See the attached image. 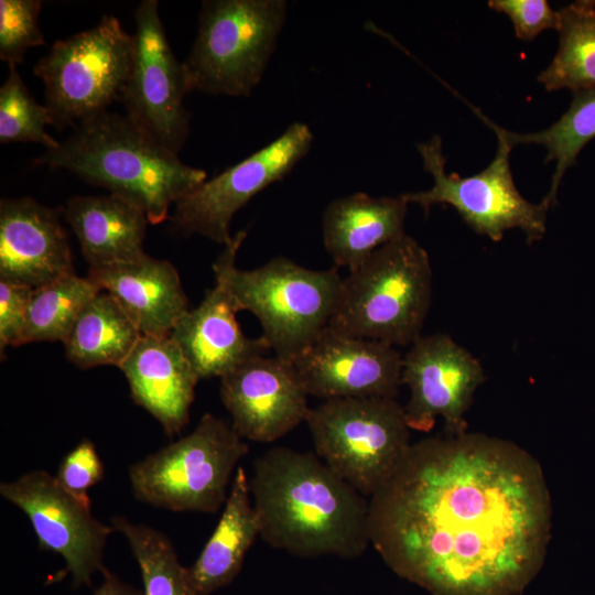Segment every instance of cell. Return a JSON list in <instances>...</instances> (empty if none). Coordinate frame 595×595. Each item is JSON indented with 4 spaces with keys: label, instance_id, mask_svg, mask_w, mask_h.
<instances>
[{
    "label": "cell",
    "instance_id": "obj_9",
    "mask_svg": "<svg viewBox=\"0 0 595 595\" xmlns=\"http://www.w3.org/2000/svg\"><path fill=\"white\" fill-rule=\"evenodd\" d=\"M134 56V37L112 15L56 41L34 67L45 87L53 126L75 127L121 101Z\"/></svg>",
    "mask_w": 595,
    "mask_h": 595
},
{
    "label": "cell",
    "instance_id": "obj_2",
    "mask_svg": "<svg viewBox=\"0 0 595 595\" xmlns=\"http://www.w3.org/2000/svg\"><path fill=\"white\" fill-rule=\"evenodd\" d=\"M260 538L300 558L356 559L370 545L369 498L316 454L274 446L252 463Z\"/></svg>",
    "mask_w": 595,
    "mask_h": 595
},
{
    "label": "cell",
    "instance_id": "obj_24",
    "mask_svg": "<svg viewBox=\"0 0 595 595\" xmlns=\"http://www.w3.org/2000/svg\"><path fill=\"white\" fill-rule=\"evenodd\" d=\"M141 335L117 300L100 291L74 323L64 342L65 355L82 369L106 365L119 368Z\"/></svg>",
    "mask_w": 595,
    "mask_h": 595
},
{
    "label": "cell",
    "instance_id": "obj_25",
    "mask_svg": "<svg viewBox=\"0 0 595 595\" xmlns=\"http://www.w3.org/2000/svg\"><path fill=\"white\" fill-rule=\"evenodd\" d=\"M560 43L538 82L548 91L573 93L595 87V1L577 0L561 8Z\"/></svg>",
    "mask_w": 595,
    "mask_h": 595
},
{
    "label": "cell",
    "instance_id": "obj_8",
    "mask_svg": "<svg viewBox=\"0 0 595 595\" xmlns=\"http://www.w3.org/2000/svg\"><path fill=\"white\" fill-rule=\"evenodd\" d=\"M305 423L315 454L367 498L392 476L412 444L404 407L396 398L323 400Z\"/></svg>",
    "mask_w": 595,
    "mask_h": 595
},
{
    "label": "cell",
    "instance_id": "obj_11",
    "mask_svg": "<svg viewBox=\"0 0 595 595\" xmlns=\"http://www.w3.org/2000/svg\"><path fill=\"white\" fill-rule=\"evenodd\" d=\"M0 495L28 517L40 548L63 558L74 586L90 585L105 569V547L115 530L93 515L88 495L68 491L43 469L2 482Z\"/></svg>",
    "mask_w": 595,
    "mask_h": 595
},
{
    "label": "cell",
    "instance_id": "obj_21",
    "mask_svg": "<svg viewBox=\"0 0 595 595\" xmlns=\"http://www.w3.org/2000/svg\"><path fill=\"white\" fill-rule=\"evenodd\" d=\"M408 203L401 197L354 193L332 201L322 217L323 244L336 267L349 271L404 235Z\"/></svg>",
    "mask_w": 595,
    "mask_h": 595
},
{
    "label": "cell",
    "instance_id": "obj_1",
    "mask_svg": "<svg viewBox=\"0 0 595 595\" xmlns=\"http://www.w3.org/2000/svg\"><path fill=\"white\" fill-rule=\"evenodd\" d=\"M552 506L538 461L483 433L412 443L369 498L370 545L431 595H519L541 570Z\"/></svg>",
    "mask_w": 595,
    "mask_h": 595
},
{
    "label": "cell",
    "instance_id": "obj_4",
    "mask_svg": "<svg viewBox=\"0 0 595 595\" xmlns=\"http://www.w3.org/2000/svg\"><path fill=\"white\" fill-rule=\"evenodd\" d=\"M247 236L236 232L216 259L220 277L239 311L251 312L274 356L293 361L328 325L342 277L336 268L313 270L285 257L259 268L240 270L236 257Z\"/></svg>",
    "mask_w": 595,
    "mask_h": 595
},
{
    "label": "cell",
    "instance_id": "obj_22",
    "mask_svg": "<svg viewBox=\"0 0 595 595\" xmlns=\"http://www.w3.org/2000/svg\"><path fill=\"white\" fill-rule=\"evenodd\" d=\"M89 268L132 262L145 255L144 212L115 195L74 196L63 208Z\"/></svg>",
    "mask_w": 595,
    "mask_h": 595
},
{
    "label": "cell",
    "instance_id": "obj_18",
    "mask_svg": "<svg viewBox=\"0 0 595 595\" xmlns=\"http://www.w3.org/2000/svg\"><path fill=\"white\" fill-rule=\"evenodd\" d=\"M136 404L173 436L188 423L201 380L181 347L167 335H141L120 365Z\"/></svg>",
    "mask_w": 595,
    "mask_h": 595
},
{
    "label": "cell",
    "instance_id": "obj_23",
    "mask_svg": "<svg viewBox=\"0 0 595 595\" xmlns=\"http://www.w3.org/2000/svg\"><path fill=\"white\" fill-rule=\"evenodd\" d=\"M258 537L260 527L249 489V476L239 466L218 523L195 562L186 567L193 595H210L230 584Z\"/></svg>",
    "mask_w": 595,
    "mask_h": 595
},
{
    "label": "cell",
    "instance_id": "obj_3",
    "mask_svg": "<svg viewBox=\"0 0 595 595\" xmlns=\"http://www.w3.org/2000/svg\"><path fill=\"white\" fill-rule=\"evenodd\" d=\"M67 170L141 208L160 224L181 198L204 181L203 169L190 166L127 115L101 111L80 121L55 149L34 161Z\"/></svg>",
    "mask_w": 595,
    "mask_h": 595
},
{
    "label": "cell",
    "instance_id": "obj_28",
    "mask_svg": "<svg viewBox=\"0 0 595 595\" xmlns=\"http://www.w3.org/2000/svg\"><path fill=\"white\" fill-rule=\"evenodd\" d=\"M110 524L115 532L123 536L132 551L143 595H193L186 566L181 564L173 543L164 533L122 516L111 518Z\"/></svg>",
    "mask_w": 595,
    "mask_h": 595
},
{
    "label": "cell",
    "instance_id": "obj_29",
    "mask_svg": "<svg viewBox=\"0 0 595 595\" xmlns=\"http://www.w3.org/2000/svg\"><path fill=\"white\" fill-rule=\"evenodd\" d=\"M48 125L53 120L46 106L30 94L15 66H9L0 88V142H35L55 149L60 141L46 132Z\"/></svg>",
    "mask_w": 595,
    "mask_h": 595
},
{
    "label": "cell",
    "instance_id": "obj_14",
    "mask_svg": "<svg viewBox=\"0 0 595 595\" xmlns=\"http://www.w3.org/2000/svg\"><path fill=\"white\" fill-rule=\"evenodd\" d=\"M484 381L479 360L450 335H421L402 358L401 385L410 391L404 407L409 428L430 432L441 416L445 434L466 432L465 414Z\"/></svg>",
    "mask_w": 595,
    "mask_h": 595
},
{
    "label": "cell",
    "instance_id": "obj_27",
    "mask_svg": "<svg viewBox=\"0 0 595 595\" xmlns=\"http://www.w3.org/2000/svg\"><path fill=\"white\" fill-rule=\"evenodd\" d=\"M101 289L89 277L76 274L33 289L21 345L65 342L83 309Z\"/></svg>",
    "mask_w": 595,
    "mask_h": 595
},
{
    "label": "cell",
    "instance_id": "obj_13",
    "mask_svg": "<svg viewBox=\"0 0 595 595\" xmlns=\"http://www.w3.org/2000/svg\"><path fill=\"white\" fill-rule=\"evenodd\" d=\"M134 56L121 102L126 115L171 152L178 154L190 134L184 96L190 86L166 37L156 0H143L136 13Z\"/></svg>",
    "mask_w": 595,
    "mask_h": 595
},
{
    "label": "cell",
    "instance_id": "obj_16",
    "mask_svg": "<svg viewBox=\"0 0 595 595\" xmlns=\"http://www.w3.org/2000/svg\"><path fill=\"white\" fill-rule=\"evenodd\" d=\"M307 397L293 363L277 356L250 358L220 378L232 428L253 442H274L305 422Z\"/></svg>",
    "mask_w": 595,
    "mask_h": 595
},
{
    "label": "cell",
    "instance_id": "obj_32",
    "mask_svg": "<svg viewBox=\"0 0 595 595\" xmlns=\"http://www.w3.org/2000/svg\"><path fill=\"white\" fill-rule=\"evenodd\" d=\"M490 9L511 20L516 36L531 41L548 29L559 30L560 14L547 0H490Z\"/></svg>",
    "mask_w": 595,
    "mask_h": 595
},
{
    "label": "cell",
    "instance_id": "obj_33",
    "mask_svg": "<svg viewBox=\"0 0 595 595\" xmlns=\"http://www.w3.org/2000/svg\"><path fill=\"white\" fill-rule=\"evenodd\" d=\"M33 289L0 280V351L7 347L21 346V336L26 321L28 309Z\"/></svg>",
    "mask_w": 595,
    "mask_h": 595
},
{
    "label": "cell",
    "instance_id": "obj_34",
    "mask_svg": "<svg viewBox=\"0 0 595 595\" xmlns=\"http://www.w3.org/2000/svg\"><path fill=\"white\" fill-rule=\"evenodd\" d=\"M102 582L93 595H143L130 584L123 582L118 575L107 570L101 571Z\"/></svg>",
    "mask_w": 595,
    "mask_h": 595
},
{
    "label": "cell",
    "instance_id": "obj_20",
    "mask_svg": "<svg viewBox=\"0 0 595 595\" xmlns=\"http://www.w3.org/2000/svg\"><path fill=\"white\" fill-rule=\"evenodd\" d=\"M88 277L111 294L142 335L171 334L190 311L176 268L147 253L132 262L89 268Z\"/></svg>",
    "mask_w": 595,
    "mask_h": 595
},
{
    "label": "cell",
    "instance_id": "obj_30",
    "mask_svg": "<svg viewBox=\"0 0 595 595\" xmlns=\"http://www.w3.org/2000/svg\"><path fill=\"white\" fill-rule=\"evenodd\" d=\"M42 1H0V60L9 66L22 63L25 52L45 43L39 24Z\"/></svg>",
    "mask_w": 595,
    "mask_h": 595
},
{
    "label": "cell",
    "instance_id": "obj_6",
    "mask_svg": "<svg viewBox=\"0 0 595 595\" xmlns=\"http://www.w3.org/2000/svg\"><path fill=\"white\" fill-rule=\"evenodd\" d=\"M248 451L231 423L205 413L191 433L130 465L132 493L156 508L215 513Z\"/></svg>",
    "mask_w": 595,
    "mask_h": 595
},
{
    "label": "cell",
    "instance_id": "obj_12",
    "mask_svg": "<svg viewBox=\"0 0 595 595\" xmlns=\"http://www.w3.org/2000/svg\"><path fill=\"white\" fill-rule=\"evenodd\" d=\"M313 133L307 125L291 123L283 133L241 162L228 167L174 205L172 224L226 246L235 214L269 185L284 178L307 154Z\"/></svg>",
    "mask_w": 595,
    "mask_h": 595
},
{
    "label": "cell",
    "instance_id": "obj_26",
    "mask_svg": "<svg viewBox=\"0 0 595 595\" xmlns=\"http://www.w3.org/2000/svg\"><path fill=\"white\" fill-rule=\"evenodd\" d=\"M511 147L539 144L547 150L545 162L554 161L551 187L545 199L554 205L561 180L587 142L595 138V87L574 93L564 115L549 128L530 133H516L500 128Z\"/></svg>",
    "mask_w": 595,
    "mask_h": 595
},
{
    "label": "cell",
    "instance_id": "obj_5",
    "mask_svg": "<svg viewBox=\"0 0 595 595\" xmlns=\"http://www.w3.org/2000/svg\"><path fill=\"white\" fill-rule=\"evenodd\" d=\"M432 281L426 250L404 234L342 278L328 326L396 347L411 345L422 335Z\"/></svg>",
    "mask_w": 595,
    "mask_h": 595
},
{
    "label": "cell",
    "instance_id": "obj_19",
    "mask_svg": "<svg viewBox=\"0 0 595 595\" xmlns=\"http://www.w3.org/2000/svg\"><path fill=\"white\" fill-rule=\"evenodd\" d=\"M238 312L225 281L215 275L214 286L203 301L190 309L171 332L199 379L221 378L270 349L261 336L249 338L242 333Z\"/></svg>",
    "mask_w": 595,
    "mask_h": 595
},
{
    "label": "cell",
    "instance_id": "obj_7",
    "mask_svg": "<svg viewBox=\"0 0 595 595\" xmlns=\"http://www.w3.org/2000/svg\"><path fill=\"white\" fill-rule=\"evenodd\" d=\"M285 0H206L183 62L190 90L249 96L260 83L284 25Z\"/></svg>",
    "mask_w": 595,
    "mask_h": 595
},
{
    "label": "cell",
    "instance_id": "obj_31",
    "mask_svg": "<svg viewBox=\"0 0 595 595\" xmlns=\"http://www.w3.org/2000/svg\"><path fill=\"white\" fill-rule=\"evenodd\" d=\"M105 467L93 441L83 439L60 462L56 480L68 491L87 495L102 480Z\"/></svg>",
    "mask_w": 595,
    "mask_h": 595
},
{
    "label": "cell",
    "instance_id": "obj_17",
    "mask_svg": "<svg viewBox=\"0 0 595 595\" xmlns=\"http://www.w3.org/2000/svg\"><path fill=\"white\" fill-rule=\"evenodd\" d=\"M61 213L31 197L1 199L0 280L37 289L76 274Z\"/></svg>",
    "mask_w": 595,
    "mask_h": 595
},
{
    "label": "cell",
    "instance_id": "obj_10",
    "mask_svg": "<svg viewBox=\"0 0 595 595\" xmlns=\"http://www.w3.org/2000/svg\"><path fill=\"white\" fill-rule=\"evenodd\" d=\"M475 112L495 131L498 139V149L489 165L472 176L447 174L442 139L434 136L418 144L423 167L433 177V186L400 196L408 204L419 205L426 214L434 205L452 206L475 232L494 241L501 240L510 229L523 231L529 244L538 241L547 231V213L551 205L544 199L538 204L531 203L519 193L510 170L512 147L500 127L478 110Z\"/></svg>",
    "mask_w": 595,
    "mask_h": 595
},
{
    "label": "cell",
    "instance_id": "obj_15",
    "mask_svg": "<svg viewBox=\"0 0 595 595\" xmlns=\"http://www.w3.org/2000/svg\"><path fill=\"white\" fill-rule=\"evenodd\" d=\"M402 358L396 346L327 325L292 363L309 396L323 400L396 398Z\"/></svg>",
    "mask_w": 595,
    "mask_h": 595
}]
</instances>
